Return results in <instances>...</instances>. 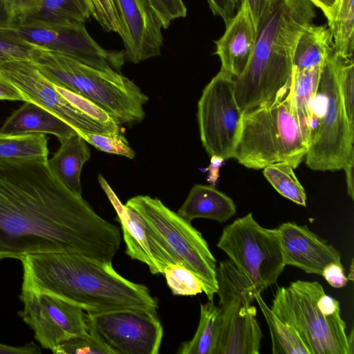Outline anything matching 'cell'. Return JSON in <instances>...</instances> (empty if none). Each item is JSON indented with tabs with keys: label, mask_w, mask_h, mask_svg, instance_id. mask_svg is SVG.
<instances>
[{
	"label": "cell",
	"mask_w": 354,
	"mask_h": 354,
	"mask_svg": "<svg viewBox=\"0 0 354 354\" xmlns=\"http://www.w3.org/2000/svg\"><path fill=\"white\" fill-rule=\"evenodd\" d=\"M119 228L53 173L48 158H0V261L66 252L112 261Z\"/></svg>",
	"instance_id": "6da1fadb"
},
{
	"label": "cell",
	"mask_w": 354,
	"mask_h": 354,
	"mask_svg": "<svg viewBox=\"0 0 354 354\" xmlns=\"http://www.w3.org/2000/svg\"><path fill=\"white\" fill-rule=\"evenodd\" d=\"M21 289L55 295L95 313L134 309L156 313L148 288L118 273L112 261H102L66 252L28 255L20 260Z\"/></svg>",
	"instance_id": "7a4b0ae2"
},
{
	"label": "cell",
	"mask_w": 354,
	"mask_h": 354,
	"mask_svg": "<svg viewBox=\"0 0 354 354\" xmlns=\"http://www.w3.org/2000/svg\"><path fill=\"white\" fill-rule=\"evenodd\" d=\"M316 17L309 0H273L257 34L252 57L234 79V96L245 112L283 99L291 86L294 51Z\"/></svg>",
	"instance_id": "3957f363"
},
{
	"label": "cell",
	"mask_w": 354,
	"mask_h": 354,
	"mask_svg": "<svg viewBox=\"0 0 354 354\" xmlns=\"http://www.w3.org/2000/svg\"><path fill=\"white\" fill-rule=\"evenodd\" d=\"M31 60L51 83L91 100L119 124L140 122L145 118L148 97L118 71L95 68L41 47Z\"/></svg>",
	"instance_id": "277c9868"
},
{
	"label": "cell",
	"mask_w": 354,
	"mask_h": 354,
	"mask_svg": "<svg viewBox=\"0 0 354 354\" xmlns=\"http://www.w3.org/2000/svg\"><path fill=\"white\" fill-rule=\"evenodd\" d=\"M308 147L287 94L274 104L243 112L233 158L249 169L281 162L295 169Z\"/></svg>",
	"instance_id": "5b68a950"
},
{
	"label": "cell",
	"mask_w": 354,
	"mask_h": 354,
	"mask_svg": "<svg viewBox=\"0 0 354 354\" xmlns=\"http://www.w3.org/2000/svg\"><path fill=\"white\" fill-rule=\"evenodd\" d=\"M337 55L326 59L320 73L314 105L312 130L305 156L315 171H337L354 161V125L350 124L340 95Z\"/></svg>",
	"instance_id": "8992f818"
},
{
	"label": "cell",
	"mask_w": 354,
	"mask_h": 354,
	"mask_svg": "<svg viewBox=\"0 0 354 354\" xmlns=\"http://www.w3.org/2000/svg\"><path fill=\"white\" fill-rule=\"evenodd\" d=\"M324 292L318 281L297 280L278 288L270 309L297 330L310 354H353V330L347 335L340 313L326 315L317 306Z\"/></svg>",
	"instance_id": "52a82bcc"
},
{
	"label": "cell",
	"mask_w": 354,
	"mask_h": 354,
	"mask_svg": "<svg viewBox=\"0 0 354 354\" xmlns=\"http://www.w3.org/2000/svg\"><path fill=\"white\" fill-rule=\"evenodd\" d=\"M126 205L153 228L176 264L196 274L209 301H213L218 289L216 261L201 233L158 198L138 195L129 199Z\"/></svg>",
	"instance_id": "ba28073f"
},
{
	"label": "cell",
	"mask_w": 354,
	"mask_h": 354,
	"mask_svg": "<svg viewBox=\"0 0 354 354\" xmlns=\"http://www.w3.org/2000/svg\"><path fill=\"white\" fill-rule=\"evenodd\" d=\"M216 278L220 330L214 354H259L263 333L252 304L258 292L230 259L219 263Z\"/></svg>",
	"instance_id": "9c48e42d"
},
{
	"label": "cell",
	"mask_w": 354,
	"mask_h": 354,
	"mask_svg": "<svg viewBox=\"0 0 354 354\" xmlns=\"http://www.w3.org/2000/svg\"><path fill=\"white\" fill-rule=\"evenodd\" d=\"M216 245L258 293L274 284L286 266L277 228L262 227L252 213L225 226Z\"/></svg>",
	"instance_id": "30bf717a"
},
{
	"label": "cell",
	"mask_w": 354,
	"mask_h": 354,
	"mask_svg": "<svg viewBox=\"0 0 354 354\" xmlns=\"http://www.w3.org/2000/svg\"><path fill=\"white\" fill-rule=\"evenodd\" d=\"M234 79L219 71L207 84L198 102L197 118L203 146L212 158H233L243 112L234 96Z\"/></svg>",
	"instance_id": "8fae6325"
},
{
	"label": "cell",
	"mask_w": 354,
	"mask_h": 354,
	"mask_svg": "<svg viewBox=\"0 0 354 354\" xmlns=\"http://www.w3.org/2000/svg\"><path fill=\"white\" fill-rule=\"evenodd\" d=\"M14 24L19 35L28 42L91 67L119 72L124 64V51L102 48L89 35L84 22L53 24L23 18Z\"/></svg>",
	"instance_id": "7c38bea8"
},
{
	"label": "cell",
	"mask_w": 354,
	"mask_h": 354,
	"mask_svg": "<svg viewBox=\"0 0 354 354\" xmlns=\"http://www.w3.org/2000/svg\"><path fill=\"white\" fill-rule=\"evenodd\" d=\"M88 330L97 335L115 354H158L163 328L157 313L121 309L86 314Z\"/></svg>",
	"instance_id": "4fadbf2b"
},
{
	"label": "cell",
	"mask_w": 354,
	"mask_h": 354,
	"mask_svg": "<svg viewBox=\"0 0 354 354\" xmlns=\"http://www.w3.org/2000/svg\"><path fill=\"white\" fill-rule=\"evenodd\" d=\"M19 299V315L43 348L53 352L68 338L88 332L84 310L64 299L27 289H21Z\"/></svg>",
	"instance_id": "5bb4252c"
},
{
	"label": "cell",
	"mask_w": 354,
	"mask_h": 354,
	"mask_svg": "<svg viewBox=\"0 0 354 354\" xmlns=\"http://www.w3.org/2000/svg\"><path fill=\"white\" fill-rule=\"evenodd\" d=\"M0 77L14 86L24 97L55 115L78 133L115 134L93 120L65 99L30 59L0 62Z\"/></svg>",
	"instance_id": "9a60e30c"
},
{
	"label": "cell",
	"mask_w": 354,
	"mask_h": 354,
	"mask_svg": "<svg viewBox=\"0 0 354 354\" xmlns=\"http://www.w3.org/2000/svg\"><path fill=\"white\" fill-rule=\"evenodd\" d=\"M98 181L117 212L126 244V254L131 259L147 264L153 274H163L167 265L176 264L162 241L147 221L136 211L120 202L100 174Z\"/></svg>",
	"instance_id": "2e32d148"
},
{
	"label": "cell",
	"mask_w": 354,
	"mask_h": 354,
	"mask_svg": "<svg viewBox=\"0 0 354 354\" xmlns=\"http://www.w3.org/2000/svg\"><path fill=\"white\" fill-rule=\"evenodd\" d=\"M125 57L134 64L160 55L162 26L148 0H113Z\"/></svg>",
	"instance_id": "e0dca14e"
},
{
	"label": "cell",
	"mask_w": 354,
	"mask_h": 354,
	"mask_svg": "<svg viewBox=\"0 0 354 354\" xmlns=\"http://www.w3.org/2000/svg\"><path fill=\"white\" fill-rule=\"evenodd\" d=\"M277 230L285 266L299 268L309 274H322L328 263H342L339 252L306 225L286 222Z\"/></svg>",
	"instance_id": "ac0fdd59"
},
{
	"label": "cell",
	"mask_w": 354,
	"mask_h": 354,
	"mask_svg": "<svg viewBox=\"0 0 354 354\" xmlns=\"http://www.w3.org/2000/svg\"><path fill=\"white\" fill-rule=\"evenodd\" d=\"M221 37L215 41L221 60V71L234 79L245 70L252 57L257 31L246 0H241L236 12L225 25Z\"/></svg>",
	"instance_id": "d6986e66"
},
{
	"label": "cell",
	"mask_w": 354,
	"mask_h": 354,
	"mask_svg": "<svg viewBox=\"0 0 354 354\" xmlns=\"http://www.w3.org/2000/svg\"><path fill=\"white\" fill-rule=\"evenodd\" d=\"M4 133H49L60 141L77 132L66 122L31 102H24L0 128Z\"/></svg>",
	"instance_id": "ffe728a7"
},
{
	"label": "cell",
	"mask_w": 354,
	"mask_h": 354,
	"mask_svg": "<svg viewBox=\"0 0 354 354\" xmlns=\"http://www.w3.org/2000/svg\"><path fill=\"white\" fill-rule=\"evenodd\" d=\"M60 143L53 156L48 158V167L68 189L82 196L81 172L84 165L91 158L90 149L78 133L60 141Z\"/></svg>",
	"instance_id": "44dd1931"
},
{
	"label": "cell",
	"mask_w": 354,
	"mask_h": 354,
	"mask_svg": "<svg viewBox=\"0 0 354 354\" xmlns=\"http://www.w3.org/2000/svg\"><path fill=\"white\" fill-rule=\"evenodd\" d=\"M236 213L233 200L210 185H195L177 214L191 221L205 218L224 223Z\"/></svg>",
	"instance_id": "7402d4cb"
},
{
	"label": "cell",
	"mask_w": 354,
	"mask_h": 354,
	"mask_svg": "<svg viewBox=\"0 0 354 354\" xmlns=\"http://www.w3.org/2000/svg\"><path fill=\"white\" fill-rule=\"evenodd\" d=\"M322 66L318 65L300 71H293L291 86L288 93L292 109L308 144L313 127L314 105Z\"/></svg>",
	"instance_id": "603a6c76"
},
{
	"label": "cell",
	"mask_w": 354,
	"mask_h": 354,
	"mask_svg": "<svg viewBox=\"0 0 354 354\" xmlns=\"http://www.w3.org/2000/svg\"><path fill=\"white\" fill-rule=\"evenodd\" d=\"M335 51L328 27L312 24L301 34L297 43L293 57L294 71L323 65L328 56Z\"/></svg>",
	"instance_id": "cb8c5ba5"
},
{
	"label": "cell",
	"mask_w": 354,
	"mask_h": 354,
	"mask_svg": "<svg viewBox=\"0 0 354 354\" xmlns=\"http://www.w3.org/2000/svg\"><path fill=\"white\" fill-rule=\"evenodd\" d=\"M200 320L193 338L183 342L178 354H214L220 330V313L213 301L201 304Z\"/></svg>",
	"instance_id": "d4e9b609"
},
{
	"label": "cell",
	"mask_w": 354,
	"mask_h": 354,
	"mask_svg": "<svg viewBox=\"0 0 354 354\" xmlns=\"http://www.w3.org/2000/svg\"><path fill=\"white\" fill-rule=\"evenodd\" d=\"M335 52L353 59L354 50V0H335L327 19Z\"/></svg>",
	"instance_id": "484cf974"
},
{
	"label": "cell",
	"mask_w": 354,
	"mask_h": 354,
	"mask_svg": "<svg viewBox=\"0 0 354 354\" xmlns=\"http://www.w3.org/2000/svg\"><path fill=\"white\" fill-rule=\"evenodd\" d=\"M268 324L274 354H310L297 330L276 316L266 304L260 293L255 295Z\"/></svg>",
	"instance_id": "4316f807"
},
{
	"label": "cell",
	"mask_w": 354,
	"mask_h": 354,
	"mask_svg": "<svg viewBox=\"0 0 354 354\" xmlns=\"http://www.w3.org/2000/svg\"><path fill=\"white\" fill-rule=\"evenodd\" d=\"M90 17V13L82 0H42L39 10L24 18L48 24H66L85 23Z\"/></svg>",
	"instance_id": "83f0119b"
},
{
	"label": "cell",
	"mask_w": 354,
	"mask_h": 354,
	"mask_svg": "<svg viewBox=\"0 0 354 354\" xmlns=\"http://www.w3.org/2000/svg\"><path fill=\"white\" fill-rule=\"evenodd\" d=\"M48 152L47 138L44 133L0 132V158H48Z\"/></svg>",
	"instance_id": "f1b7e54d"
},
{
	"label": "cell",
	"mask_w": 354,
	"mask_h": 354,
	"mask_svg": "<svg viewBox=\"0 0 354 354\" xmlns=\"http://www.w3.org/2000/svg\"><path fill=\"white\" fill-rule=\"evenodd\" d=\"M294 168L284 162L272 164L263 168V175L283 197L295 203L306 205L305 189L296 177Z\"/></svg>",
	"instance_id": "f546056e"
},
{
	"label": "cell",
	"mask_w": 354,
	"mask_h": 354,
	"mask_svg": "<svg viewBox=\"0 0 354 354\" xmlns=\"http://www.w3.org/2000/svg\"><path fill=\"white\" fill-rule=\"evenodd\" d=\"M40 46L24 39L15 24L0 26V62L12 59H32Z\"/></svg>",
	"instance_id": "4dcf8cb0"
},
{
	"label": "cell",
	"mask_w": 354,
	"mask_h": 354,
	"mask_svg": "<svg viewBox=\"0 0 354 354\" xmlns=\"http://www.w3.org/2000/svg\"><path fill=\"white\" fill-rule=\"evenodd\" d=\"M167 286L175 295H196L203 292L196 274L186 267L176 263L167 265L163 272Z\"/></svg>",
	"instance_id": "1f68e13d"
},
{
	"label": "cell",
	"mask_w": 354,
	"mask_h": 354,
	"mask_svg": "<svg viewBox=\"0 0 354 354\" xmlns=\"http://www.w3.org/2000/svg\"><path fill=\"white\" fill-rule=\"evenodd\" d=\"M55 87L65 99L83 113L97 122L105 126L112 133H120V124L108 112L99 105L91 100L66 88L56 85H55Z\"/></svg>",
	"instance_id": "d6a6232c"
},
{
	"label": "cell",
	"mask_w": 354,
	"mask_h": 354,
	"mask_svg": "<svg viewBox=\"0 0 354 354\" xmlns=\"http://www.w3.org/2000/svg\"><path fill=\"white\" fill-rule=\"evenodd\" d=\"M55 354H115L114 352L91 330L68 338L53 351Z\"/></svg>",
	"instance_id": "836d02e7"
},
{
	"label": "cell",
	"mask_w": 354,
	"mask_h": 354,
	"mask_svg": "<svg viewBox=\"0 0 354 354\" xmlns=\"http://www.w3.org/2000/svg\"><path fill=\"white\" fill-rule=\"evenodd\" d=\"M338 82L345 113L351 124L354 125V63L337 55Z\"/></svg>",
	"instance_id": "e575fe53"
},
{
	"label": "cell",
	"mask_w": 354,
	"mask_h": 354,
	"mask_svg": "<svg viewBox=\"0 0 354 354\" xmlns=\"http://www.w3.org/2000/svg\"><path fill=\"white\" fill-rule=\"evenodd\" d=\"M86 142L100 151L125 156L133 159L136 153L125 136L120 133L106 134L95 133H79Z\"/></svg>",
	"instance_id": "d590c367"
},
{
	"label": "cell",
	"mask_w": 354,
	"mask_h": 354,
	"mask_svg": "<svg viewBox=\"0 0 354 354\" xmlns=\"http://www.w3.org/2000/svg\"><path fill=\"white\" fill-rule=\"evenodd\" d=\"M90 15L106 32L121 33V24L113 0H82Z\"/></svg>",
	"instance_id": "8d00e7d4"
},
{
	"label": "cell",
	"mask_w": 354,
	"mask_h": 354,
	"mask_svg": "<svg viewBox=\"0 0 354 354\" xmlns=\"http://www.w3.org/2000/svg\"><path fill=\"white\" fill-rule=\"evenodd\" d=\"M162 28L167 29L178 18L185 17L187 8L183 0H148Z\"/></svg>",
	"instance_id": "74e56055"
},
{
	"label": "cell",
	"mask_w": 354,
	"mask_h": 354,
	"mask_svg": "<svg viewBox=\"0 0 354 354\" xmlns=\"http://www.w3.org/2000/svg\"><path fill=\"white\" fill-rule=\"evenodd\" d=\"M11 24L37 12L42 0H2Z\"/></svg>",
	"instance_id": "f35d334b"
},
{
	"label": "cell",
	"mask_w": 354,
	"mask_h": 354,
	"mask_svg": "<svg viewBox=\"0 0 354 354\" xmlns=\"http://www.w3.org/2000/svg\"><path fill=\"white\" fill-rule=\"evenodd\" d=\"M239 1L241 0H207L212 13L221 17L225 25L234 16Z\"/></svg>",
	"instance_id": "ab89813d"
},
{
	"label": "cell",
	"mask_w": 354,
	"mask_h": 354,
	"mask_svg": "<svg viewBox=\"0 0 354 354\" xmlns=\"http://www.w3.org/2000/svg\"><path fill=\"white\" fill-rule=\"evenodd\" d=\"M322 275L332 287L335 288L344 287L348 282L342 263L335 262L328 263L324 267Z\"/></svg>",
	"instance_id": "60d3db41"
},
{
	"label": "cell",
	"mask_w": 354,
	"mask_h": 354,
	"mask_svg": "<svg viewBox=\"0 0 354 354\" xmlns=\"http://www.w3.org/2000/svg\"><path fill=\"white\" fill-rule=\"evenodd\" d=\"M273 0H246L257 31L268 12Z\"/></svg>",
	"instance_id": "b9f144b4"
},
{
	"label": "cell",
	"mask_w": 354,
	"mask_h": 354,
	"mask_svg": "<svg viewBox=\"0 0 354 354\" xmlns=\"http://www.w3.org/2000/svg\"><path fill=\"white\" fill-rule=\"evenodd\" d=\"M41 353L40 347L34 342L17 346L0 343V354H39Z\"/></svg>",
	"instance_id": "7bdbcfd3"
},
{
	"label": "cell",
	"mask_w": 354,
	"mask_h": 354,
	"mask_svg": "<svg viewBox=\"0 0 354 354\" xmlns=\"http://www.w3.org/2000/svg\"><path fill=\"white\" fill-rule=\"evenodd\" d=\"M0 100L23 101L24 97L10 83L0 77Z\"/></svg>",
	"instance_id": "ee69618b"
},
{
	"label": "cell",
	"mask_w": 354,
	"mask_h": 354,
	"mask_svg": "<svg viewBox=\"0 0 354 354\" xmlns=\"http://www.w3.org/2000/svg\"><path fill=\"white\" fill-rule=\"evenodd\" d=\"M353 167L354 161L348 164L343 169L346 172V185L348 194L354 199V188H353Z\"/></svg>",
	"instance_id": "f6af8a7d"
},
{
	"label": "cell",
	"mask_w": 354,
	"mask_h": 354,
	"mask_svg": "<svg viewBox=\"0 0 354 354\" xmlns=\"http://www.w3.org/2000/svg\"><path fill=\"white\" fill-rule=\"evenodd\" d=\"M315 7L320 9L326 19L329 17L330 12L335 0H309Z\"/></svg>",
	"instance_id": "bcb514c9"
},
{
	"label": "cell",
	"mask_w": 354,
	"mask_h": 354,
	"mask_svg": "<svg viewBox=\"0 0 354 354\" xmlns=\"http://www.w3.org/2000/svg\"><path fill=\"white\" fill-rule=\"evenodd\" d=\"M11 24L8 19L2 0H0V26Z\"/></svg>",
	"instance_id": "7dc6e473"
},
{
	"label": "cell",
	"mask_w": 354,
	"mask_h": 354,
	"mask_svg": "<svg viewBox=\"0 0 354 354\" xmlns=\"http://www.w3.org/2000/svg\"><path fill=\"white\" fill-rule=\"evenodd\" d=\"M353 261H352V263H351V274H348V277H347V279L349 280H351L353 281Z\"/></svg>",
	"instance_id": "c3c4849f"
}]
</instances>
